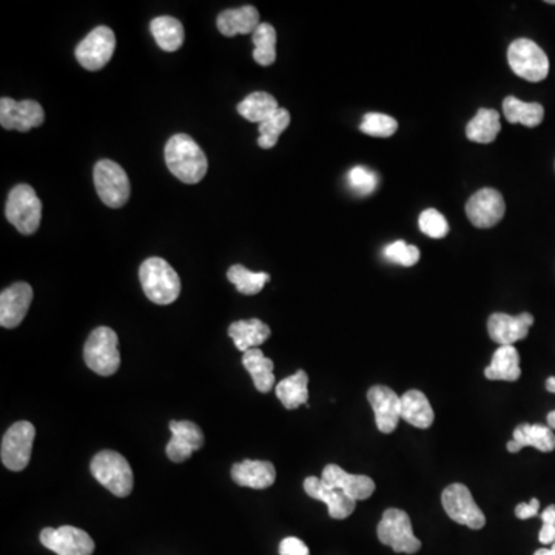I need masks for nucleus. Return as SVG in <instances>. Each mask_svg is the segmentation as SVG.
<instances>
[{
  "label": "nucleus",
  "instance_id": "nucleus-17",
  "mask_svg": "<svg viewBox=\"0 0 555 555\" xmlns=\"http://www.w3.org/2000/svg\"><path fill=\"white\" fill-rule=\"evenodd\" d=\"M532 324L534 317L531 313H520L517 317L506 313H492L488 320L489 337L500 346H514L517 341L528 337Z\"/></svg>",
  "mask_w": 555,
  "mask_h": 555
},
{
  "label": "nucleus",
  "instance_id": "nucleus-37",
  "mask_svg": "<svg viewBox=\"0 0 555 555\" xmlns=\"http://www.w3.org/2000/svg\"><path fill=\"white\" fill-rule=\"evenodd\" d=\"M384 258L398 266L412 267L420 261V250L418 247L404 243V241H395L384 247Z\"/></svg>",
  "mask_w": 555,
  "mask_h": 555
},
{
  "label": "nucleus",
  "instance_id": "nucleus-43",
  "mask_svg": "<svg viewBox=\"0 0 555 555\" xmlns=\"http://www.w3.org/2000/svg\"><path fill=\"white\" fill-rule=\"evenodd\" d=\"M542 522L543 525L555 526V505L548 506V508L542 512Z\"/></svg>",
  "mask_w": 555,
  "mask_h": 555
},
{
  "label": "nucleus",
  "instance_id": "nucleus-15",
  "mask_svg": "<svg viewBox=\"0 0 555 555\" xmlns=\"http://www.w3.org/2000/svg\"><path fill=\"white\" fill-rule=\"evenodd\" d=\"M367 400L374 409L378 431L392 434L401 418V397L391 387L372 386L367 392Z\"/></svg>",
  "mask_w": 555,
  "mask_h": 555
},
{
  "label": "nucleus",
  "instance_id": "nucleus-41",
  "mask_svg": "<svg viewBox=\"0 0 555 555\" xmlns=\"http://www.w3.org/2000/svg\"><path fill=\"white\" fill-rule=\"evenodd\" d=\"M540 502L537 498H532L529 503H520V505L515 508V515H517L520 520H526V518L537 517L539 515Z\"/></svg>",
  "mask_w": 555,
  "mask_h": 555
},
{
  "label": "nucleus",
  "instance_id": "nucleus-5",
  "mask_svg": "<svg viewBox=\"0 0 555 555\" xmlns=\"http://www.w3.org/2000/svg\"><path fill=\"white\" fill-rule=\"evenodd\" d=\"M5 215L22 235H34L37 232L41 226L42 202L31 185L19 184L11 190Z\"/></svg>",
  "mask_w": 555,
  "mask_h": 555
},
{
  "label": "nucleus",
  "instance_id": "nucleus-45",
  "mask_svg": "<svg viewBox=\"0 0 555 555\" xmlns=\"http://www.w3.org/2000/svg\"><path fill=\"white\" fill-rule=\"evenodd\" d=\"M534 555H555V543L552 545L551 549H539V551H535Z\"/></svg>",
  "mask_w": 555,
  "mask_h": 555
},
{
  "label": "nucleus",
  "instance_id": "nucleus-21",
  "mask_svg": "<svg viewBox=\"0 0 555 555\" xmlns=\"http://www.w3.org/2000/svg\"><path fill=\"white\" fill-rule=\"evenodd\" d=\"M523 448H535L540 452L554 451V431L543 424H520L514 431V438L506 444V449L511 454H517Z\"/></svg>",
  "mask_w": 555,
  "mask_h": 555
},
{
  "label": "nucleus",
  "instance_id": "nucleus-25",
  "mask_svg": "<svg viewBox=\"0 0 555 555\" xmlns=\"http://www.w3.org/2000/svg\"><path fill=\"white\" fill-rule=\"evenodd\" d=\"M401 418L415 428L428 429L434 423L435 414L428 397L412 389L401 397Z\"/></svg>",
  "mask_w": 555,
  "mask_h": 555
},
{
  "label": "nucleus",
  "instance_id": "nucleus-4",
  "mask_svg": "<svg viewBox=\"0 0 555 555\" xmlns=\"http://www.w3.org/2000/svg\"><path fill=\"white\" fill-rule=\"evenodd\" d=\"M91 474L116 497H127L133 491V471L124 455L101 451L91 460Z\"/></svg>",
  "mask_w": 555,
  "mask_h": 555
},
{
  "label": "nucleus",
  "instance_id": "nucleus-12",
  "mask_svg": "<svg viewBox=\"0 0 555 555\" xmlns=\"http://www.w3.org/2000/svg\"><path fill=\"white\" fill-rule=\"evenodd\" d=\"M45 121V111L36 101H14L0 99V124L5 130L30 132L31 128L41 127Z\"/></svg>",
  "mask_w": 555,
  "mask_h": 555
},
{
  "label": "nucleus",
  "instance_id": "nucleus-39",
  "mask_svg": "<svg viewBox=\"0 0 555 555\" xmlns=\"http://www.w3.org/2000/svg\"><path fill=\"white\" fill-rule=\"evenodd\" d=\"M418 226L429 238L441 239L449 233L448 221L435 209L424 210L418 218Z\"/></svg>",
  "mask_w": 555,
  "mask_h": 555
},
{
  "label": "nucleus",
  "instance_id": "nucleus-30",
  "mask_svg": "<svg viewBox=\"0 0 555 555\" xmlns=\"http://www.w3.org/2000/svg\"><path fill=\"white\" fill-rule=\"evenodd\" d=\"M503 113L511 124H522L525 127H539L545 118V108L537 102H523L514 96L503 101Z\"/></svg>",
  "mask_w": 555,
  "mask_h": 555
},
{
  "label": "nucleus",
  "instance_id": "nucleus-34",
  "mask_svg": "<svg viewBox=\"0 0 555 555\" xmlns=\"http://www.w3.org/2000/svg\"><path fill=\"white\" fill-rule=\"evenodd\" d=\"M227 278H229L230 283L235 284L236 290L243 293V295H256L270 281L269 273L250 272L241 264L230 267Z\"/></svg>",
  "mask_w": 555,
  "mask_h": 555
},
{
  "label": "nucleus",
  "instance_id": "nucleus-18",
  "mask_svg": "<svg viewBox=\"0 0 555 555\" xmlns=\"http://www.w3.org/2000/svg\"><path fill=\"white\" fill-rule=\"evenodd\" d=\"M33 295V289L27 283L13 284L0 293V326L5 329L19 326L27 317Z\"/></svg>",
  "mask_w": 555,
  "mask_h": 555
},
{
  "label": "nucleus",
  "instance_id": "nucleus-8",
  "mask_svg": "<svg viewBox=\"0 0 555 555\" xmlns=\"http://www.w3.org/2000/svg\"><path fill=\"white\" fill-rule=\"evenodd\" d=\"M508 62L511 70L525 81L540 82L549 73L548 56L529 39H517L509 45Z\"/></svg>",
  "mask_w": 555,
  "mask_h": 555
},
{
  "label": "nucleus",
  "instance_id": "nucleus-44",
  "mask_svg": "<svg viewBox=\"0 0 555 555\" xmlns=\"http://www.w3.org/2000/svg\"><path fill=\"white\" fill-rule=\"evenodd\" d=\"M546 391L555 394V377H549L548 380H546Z\"/></svg>",
  "mask_w": 555,
  "mask_h": 555
},
{
  "label": "nucleus",
  "instance_id": "nucleus-19",
  "mask_svg": "<svg viewBox=\"0 0 555 555\" xmlns=\"http://www.w3.org/2000/svg\"><path fill=\"white\" fill-rule=\"evenodd\" d=\"M304 491L309 497L323 502L329 509V515L335 520H344L355 511L357 502L347 497L341 489L327 485L321 477H307L304 480Z\"/></svg>",
  "mask_w": 555,
  "mask_h": 555
},
{
  "label": "nucleus",
  "instance_id": "nucleus-6",
  "mask_svg": "<svg viewBox=\"0 0 555 555\" xmlns=\"http://www.w3.org/2000/svg\"><path fill=\"white\" fill-rule=\"evenodd\" d=\"M378 540L391 546L398 554H415L420 551L421 542L412 531L409 515L401 509H386L377 526Z\"/></svg>",
  "mask_w": 555,
  "mask_h": 555
},
{
  "label": "nucleus",
  "instance_id": "nucleus-22",
  "mask_svg": "<svg viewBox=\"0 0 555 555\" xmlns=\"http://www.w3.org/2000/svg\"><path fill=\"white\" fill-rule=\"evenodd\" d=\"M236 485L250 489H267L275 483L276 469L270 461L244 460L232 468Z\"/></svg>",
  "mask_w": 555,
  "mask_h": 555
},
{
  "label": "nucleus",
  "instance_id": "nucleus-40",
  "mask_svg": "<svg viewBox=\"0 0 555 555\" xmlns=\"http://www.w3.org/2000/svg\"><path fill=\"white\" fill-rule=\"evenodd\" d=\"M280 555H310V551L303 540L287 537L280 543Z\"/></svg>",
  "mask_w": 555,
  "mask_h": 555
},
{
  "label": "nucleus",
  "instance_id": "nucleus-2",
  "mask_svg": "<svg viewBox=\"0 0 555 555\" xmlns=\"http://www.w3.org/2000/svg\"><path fill=\"white\" fill-rule=\"evenodd\" d=\"M139 280L145 296L159 306L175 303L181 295V280L165 259L153 256L139 267Z\"/></svg>",
  "mask_w": 555,
  "mask_h": 555
},
{
  "label": "nucleus",
  "instance_id": "nucleus-33",
  "mask_svg": "<svg viewBox=\"0 0 555 555\" xmlns=\"http://www.w3.org/2000/svg\"><path fill=\"white\" fill-rule=\"evenodd\" d=\"M253 45V59L256 64L269 67L275 62L276 59V31L272 25L263 22L256 28L255 33L252 34Z\"/></svg>",
  "mask_w": 555,
  "mask_h": 555
},
{
  "label": "nucleus",
  "instance_id": "nucleus-38",
  "mask_svg": "<svg viewBox=\"0 0 555 555\" xmlns=\"http://www.w3.org/2000/svg\"><path fill=\"white\" fill-rule=\"evenodd\" d=\"M347 182H349L350 189L354 190L355 193L366 196L377 190L378 176L374 170L358 165V167H354V169L347 173Z\"/></svg>",
  "mask_w": 555,
  "mask_h": 555
},
{
  "label": "nucleus",
  "instance_id": "nucleus-32",
  "mask_svg": "<svg viewBox=\"0 0 555 555\" xmlns=\"http://www.w3.org/2000/svg\"><path fill=\"white\" fill-rule=\"evenodd\" d=\"M280 108L278 101L272 95L264 93V91H255V93H250L244 101L239 102L238 113L247 121L261 124Z\"/></svg>",
  "mask_w": 555,
  "mask_h": 555
},
{
  "label": "nucleus",
  "instance_id": "nucleus-36",
  "mask_svg": "<svg viewBox=\"0 0 555 555\" xmlns=\"http://www.w3.org/2000/svg\"><path fill=\"white\" fill-rule=\"evenodd\" d=\"M364 135L374 136V138H391L397 133L398 122L392 116L383 113H367L360 125Z\"/></svg>",
  "mask_w": 555,
  "mask_h": 555
},
{
  "label": "nucleus",
  "instance_id": "nucleus-9",
  "mask_svg": "<svg viewBox=\"0 0 555 555\" xmlns=\"http://www.w3.org/2000/svg\"><path fill=\"white\" fill-rule=\"evenodd\" d=\"M36 429L30 421H17L5 432L0 446V457L5 468L19 472L27 468L31 460Z\"/></svg>",
  "mask_w": 555,
  "mask_h": 555
},
{
  "label": "nucleus",
  "instance_id": "nucleus-16",
  "mask_svg": "<svg viewBox=\"0 0 555 555\" xmlns=\"http://www.w3.org/2000/svg\"><path fill=\"white\" fill-rule=\"evenodd\" d=\"M170 438L165 452L173 463L189 460L193 452L204 446V434L198 424L192 421H170Z\"/></svg>",
  "mask_w": 555,
  "mask_h": 555
},
{
  "label": "nucleus",
  "instance_id": "nucleus-27",
  "mask_svg": "<svg viewBox=\"0 0 555 555\" xmlns=\"http://www.w3.org/2000/svg\"><path fill=\"white\" fill-rule=\"evenodd\" d=\"M243 364L252 377L256 391L261 394H269L275 387V375H273V361L259 349L247 350L243 355Z\"/></svg>",
  "mask_w": 555,
  "mask_h": 555
},
{
  "label": "nucleus",
  "instance_id": "nucleus-29",
  "mask_svg": "<svg viewBox=\"0 0 555 555\" xmlns=\"http://www.w3.org/2000/svg\"><path fill=\"white\" fill-rule=\"evenodd\" d=\"M500 130H502V124H500L498 111L492 108H481L466 127V136L469 141L477 144H491L497 139Z\"/></svg>",
  "mask_w": 555,
  "mask_h": 555
},
{
  "label": "nucleus",
  "instance_id": "nucleus-3",
  "mask_svg": "<svg viewBox=\"0 0 555 555\" xmlns=\"http://www.w3.org/2000/svg\"><path fill=\"white\" fill-rule=\"evenodd\" d=\"M84 360L101 377L115 375L121 366L118 333L105 326L93 330L84 346Z\"/></svg>",
  "mask_w": 555,
  "mask_h": 555
},
{
  "label": "nucleus",
  "instance_id": "nucleus-14",
  "mask_svg": "<svg viewBox=\"0 0 555 555\" xmlns=\"http://www.w3.org/2000/svg\"><path fill=\"white\" fill-rule=\"evenodd\" d=\"M505 199L494 189H481L469 198L466 215L478 229H491L505 216Z\"/></svg>",
  "mask_w": 555,
  "mask_h": 555
},
{
  "label": "nucleus",
  "instance_id": "nucleus-10",
  "mask_svg": "<svg viewBox=\"0 0 555 555\" xmlns=\"http://www.w3.org/2000/svg\"><path fill=\"white\" fill-rule=\"evenodd\" d=\"M441 505L454 522L471 529H481L486 525V517L478 508L471 491L461 483H454L441 494Z\"/></svg>",
  "mask_w": 555,
  "mask_h": 555
},
{
  "label": "nucleus",
  "instance_id": "nucleus-23",
  "mask_svg": "<svg viewBox=\"0 0 555 555\" xmlns=\"http://www.w3.org/2000/svg\"><path fill=\"white\" fill-rule=\"evenodd\" d=\"M218 30L227 37L236 34H253L263 22L259 21V13L252 5L222 11L218 16Z\"/></svg>",
  "mask_w": 555,
  "mask_h": 555
},
{
  "label": "nucleus",
  "instance_id": "nucleus-46",
  "mask_svg": "<svg viewBox=\"0 0 555 555\" xmlns=\"http://www.w3.org/2000/svg\"><path fill=\"white\" fill-rule=\"evenodd\" d=\"M548 426L555 431V411L549 412L548 414Z\"/></svg>",
  "mask_w": 555,
  "mask_h": 555
},
{
  "label": "nucleus",
  "instance_id": "nucleus-28",
  "mask_svg": "<svg viewBox=\"0 0 555 555\" xmlns=\"http://www.w3.org/2000/svg\"><path fill=\"white\" fill-rule=\"evenodd\" d=\"M309 377H307L304 370H298L295 375L284 378L283 381L276 384L275 392L278 400L283 403V406L289 411H293L296 407L306 406L309 401Z\"/></svg>",
  "mask_w": 555,
  "mask_h": 555
},
{
  "label": "nucleus",
  "instance_id": "nucleus-1",
  "mask_svg": "<svg viewBox=\"0 0 555 555\" xmlns=\"http://www.w3.org/2000/svg\"><path fill=\"white\" fill-rule=\"evenodd\" d=\"M165 162L170 172L185 184H198L209 170L206 153L189 135L178 133L165 145Z\"/></svg>",
  "mask_w": 555,
  "mask_h": 555
},
{
  "label": "nucleus",
  "instance_id": "nucleus-26",
  "mask_svg": "<svg viewBox=\"0 0 555 555\" xmlns=\"http://www.w3.org/2000/svg\"><path fill=\"white\" fill-rule=\"evenodd\" d=\"M485 377L492 381H517L522 377L518 350L514 346L498 347L485 369Z\"/></svg>",
  "mask_w": 555,
  "mask_h": 555
},
{
  "label": "nucleus",
  "instance_id": "nucleus-35",
  "mask_svg": "<svg viewBox=\"0 0 555 555\" xmlns=\"http://www.w3.org/2000/svg\"><path fill=\"white\" fill-rule=\"evenodd\" d=\"M290 121H292V118H290L289 110L280 108V110L275 111L267 121L261 122L258 128L259 147L264 148V150L275 147L276 142H278L280 136L283 135L284 130H287V127H289Z\"/></svg>",
  "mask_w": 555,
  "mask_h": 555
},
{
  "label": "nucleus",
  "instance_id": "nucleus-42",
  "mask_svg": "<svg viewBox=\"0 0 555 555\" xmlns=\"http://www.w3.org/2000/svg\"><path fill=\"white\" fill-rule=\"evenodd\" d=\"M540 543L543 545H554L555 543V526L543 525L539 534Z\"/></svg>",
  "mask_w": 555,
  "mask_h": 555
},
{
  "label": "nucleus",
  "instance_id": "nucleus-11",
  "mask_svg": "<svg viewBox=\"0 0 555 555\" xmlns=\"http://www.w3.org/2000/svg\"><path fill=\"white\" fill-rule=\"evenodd\" d=\"M115 48L116 36L111 28L98 27L76 47V59L85 70L99 71L111 61Z\"/></svg>",
  "mask_w": 555,
  "mask_h": 555
},
{
  "label": "nucleus",
  "instance_id": "nucleus-47",
  "mask_svg": "<svg viewBox=\"0 0 555 555\" xmlns=\"http://www.w3.org/2000/svg\"><path fill=\"white\" fill-rule=\"evenodd\" d=\"M548 4L555 5V0H548Z\"/></svg>",
  "mask_w": 555,
  "mask_h": 555
},
{
  "label": "nucleus",
  "instance_id": "nucleus-7",
  "mask_svg": "<svg viewBox=\"0 0 555 555\" xmlns=\"http://www.w3.org/2000/svg\"><path fill=\"white\" fill-rule=\"evenodd\" d=\"M95 185L99 198L111 209L124 207L132 193L127 173L110 159H102L96 164Z\"/></svg>",
  "mask_w": 555,
  "mask_h": 555
},
{
  "label": "nucleus",
  "instance_id": "nucleus-13",
  "mask_svg": "<svg viewBox=\"0 0 555 555\" xmlns=\"http://www.w3.org/2000/svg\"><path fill=\"white\" fill-rule=\"evenodd\" d=\"M41 543L58 555H91L95 552V542L90 535L74 526L45 528L41 532Z\"/></svg>",
  "mask_w": 555,
  "mask_h": 555
},
{
  "label": "nucleus",
  "instance_id": "nucleus-24",
  "mask_svg": "<svg viewBox=\"0 0 555 555\" xmlns=\"http://www.w3.org/2000/svg\"><path fill=\"white\" fill-rule=\"evenodd\" d=\"M229 335L236 349L246 354L247 350L258 349L269 340L270 327L258 318H250L230 324Z\"/></svg>",
  "mask_w": 555,
  "mask_h": 555
},
{
  "label": "nucleus",
  "instance_id": "nucleus-20",
  "mask_svg": "<svg viewBox=\"0 0 555 555\" xmlns=\"http://www.w3.org/2000/svg\"><path fill=\"white\" fill-rule=\"evenodd\" d=\"M324 483L341 489L347 497L352 498L355 502L366 500L375 492V481L367 475L349 474L338 465H327L323 469Z\"/></svg>",
  "mask_w": 555,
  "mask_h": 555
},
{
  "label": "nucleus",
  "instance_id": "nucleus-31",
  "mask_svg": "<svg viewBox=\"0 0 555 555\" xmlns=\"http://www.w3.org/2000/svg\"><path fill=\"white\" fill-rule=\"evenodd\" d=\"M150 31H152L159 48L169 51V53L178 51L184 44V27L175 17H156L150 24Z\"/></svg>",
  "mask_w": 555,
  "mask_h": 555
}]
</instances>
